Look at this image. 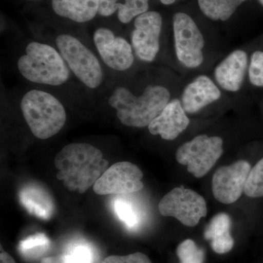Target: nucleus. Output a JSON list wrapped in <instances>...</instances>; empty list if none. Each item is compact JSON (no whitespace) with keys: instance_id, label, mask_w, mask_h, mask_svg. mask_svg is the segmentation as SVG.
<instances>
[{"instance_id":"f257e3e1","label":"nucleus","mask_w":263,"mask_h":263,"mask_svg":"<svg viewBox=\"0 0 263 263\" xmlns=\"http://www.w3.org/2000/svg\"><path fill=\"white\" fill-rule=\"evenodd\" d=\"M156 70L123 76L107 88L104 98L123 125L148 127L169 102L179 96L169 79Z\"/></svg>"},{"instance_id":"f03ea898","label":"nucleus","mask_w":263,"mask_h":263,"mask_svg":"<svg viewBox=\"0 0 263 263\" xmlns=\"http://www.w3.org/2000/svg\"><path fill=\"white\" fill-rule=\"evenodd\" d=\"M15 66L20 76L34 87L52 93L56 90L57 95L76 79L60 52L44 41L32 40L24 43Z\"/></svg>"},{"instance_id":"7ed1b4c3","label":"nucleus","mask_w":263,"mask_h":263,"mask_svg":"<svg viewBox=\"0 0 263 263\" xmlns=\"http://www.w3.org/2000/svg\"><path fill=\"white\" fill-rule=\"evenodd\" d=\"M57 179L70 191L86 193L108 169V161L96 146L72 143L64 146L55 157Z\"/></svg>"},{"instance_id":"20e7f679","label":"nucleus","mask_w":263,"mask_h":263,"mask_svg":"<svg viewBox=\"0 0 263 263\" xmlns=\"http://www.w3.org/2000/svg\"><path fill=\"white\" fill-rule=\"evenodd\" d=\"M19 108L33 136L47 140L58 134L67 122L62 99L47 90L34 87L18 97Z\"/></svg>"},{"instance_id":"39448f33","label":"nucleus","mask_w":263,"mask_h":263,"mask_svg":"<svg viewBox=\"0 0 263 263\" xmlns=\"http://www.w3.org/2000/svg\"><path fill=\"white\" fill-rule=\"evenodd\" d=\"M60 52L74 77L84 87L98 90L106 79L105 68L98 53L80 37L67 32H58L51 39H45Z\"/></svg>"},{"instance_id":"423d86ee","label":"nucleus","mask_w":263,"mask_h":263,"mask_svg":"<svg viewBox=\"0 0 263 263\" xmlns=\"http://www.w3.org/2000/svg\"><path fill=\"white\" fill-rule=\"evenodd\" d=\"M173 50L180 67L201 69L206 61L207 40L191 15L178 12L173 16Z\"/></svg>"},{"instance_id":"0eeeda50","label":"nucleus","mask_w":263,"mask_h":263,"mask_svg":"<svg viewBox=\"0 0 263 263\" xmlns=\"http://www.w3.org/2000/svg\"><path fill=\"white\" fill-rule=\"evenodd\" d=\"M93 44L105 70L114 76L132 74L137 60L130 41L112 29L99 27L93 34Z\"/></svg>"},{"instance_id":"6e6552de","label":"nucleus","mask_w":263,"mask_h":263,"mask_svg":"<svg viewBox=\"0 0 263 263\" xmlns=\"http://www.w3.org/2000/svg\"><path fill=\"white\" fill-rule=\"evenodd\" d=\"M224 152V140L220 136L200 134L185 142L178 148L176 159L187 165L189 173L195 178L205 176Z\"/></svg>"},{"instance_id":"1a4fd4ad","label":"nucleus","mask_w":263,"mask_h":263,"mask_svg":"<svg viewBox=\"0 0 263 263\" xmlns=\"http://www.w3.org/2000/svg\"><path fill=\"white\" fill-rule=\"evenodd\" d=\"M163 20L155 10H148L133 20L129 41L138 62L152 64L157 60L162 48Z\"/></svg>"},{"instance_id":"9d476101","label":"nucleus","mask_w":263,"mask_h":263,"mask_svg":"<svg viewBox=\"0 0 263 263\" xmlns=\"http://www.w3.org/2000/svg\"><path fill=\"white\" fill-rule=\"evenodd\" d=\"M158 208L162 216L176 218L187 227L196 226L208 213L205 199L183 186L174 188L166 194L159 202Z\"/></svg>"},{"instance_id":"9b49d317","label":"nucleus","mask_w":263,"mask_h":263,"mask_svg":"<svg viewBox=\"0 0 263 263\" xmlns=\"http://www.w3.org/2000/svg\"><path fill=\"white\" fill-rule=\"evenodd\" d=\"M141 170L129 162L113 164L98 180L93 190L97 195H125L141 191L144 185L142 182Z\"/></svg>"},{"instance_id":"f8f14e48","label":"nucleus","mask_w":263,"mask_h":263,"mask_svg":"<svg viewBox=\"0 0 263 263\" xmlns=\"http://www.w3.org/2000/svg\"><path fill=\"white\" fill-rule=\"evenodd\" d=\"M249 54L243 48L230 51L214 67L212 79L227 97L237 95L245 87Z\"/></svg>"},{"instance_id":"ddd939ff","label":"nucleus","mask_w":263,"mask_h":263,"mask_svg":"<svg viewBox=\"0 0 263 263\" xmlns=\"http://www.w3.org/2000/svg\"><path fill=\"white\" fill-rule=\"evenodd\" d=\"M228 97L212 76L199 74L180 89L179 98L186 113L195 115Z\"/></svg>"},{"instance_id":"4468645a","label":"nucleus","mask_w":263,"mask_h":263,"mask_svg":"<svg viewBox=\"0 0 263 263\" xmlns=\"http://www.w3.org/2000/svg\"><path fill=\"white\" fill-rule=\"evenodd\" d=\"M251 169L250 164L246 160L237 161L218 169L212 178V192L216 200L227 205L236 202L245 193Z\"/></svg>"},{"instance_id":"2eb2a0df","label":"nucleus","mask_w":263,"mask_h":263,"mask_svg":"<svg viewBox=\"0 0 263 263\" xmlns=\"http://www.w3.org/2000/svg\"><path fill=\"white\" fill-rule=\"evenodd\" d=\"M188 114L183 109L179 96L175 97L148 126L152 136H160L164 141H174L190 126Z\"/></svg>"},{"instance_id":"dca6fc26","label":"nucleus","mask_w":263,"mask_h":263,"mask_svg":"<svg viewBox=\"0 0 263 263\" xmlns=\"http://www.w3.org/2000/svg\"><path fill=\"white\" fill-rule=\"evenodd\" d=\"M19 200L27 212L42 219H49L55 211L51 195L44 188L35 184L24 186L19 193Z\"/></svg>"},{"instance_id":"f3484780","label":"nucleus","mask_w":263,"mask_h":263,"mask_svg":"<svg viewBox=\"0 0 263 263\" xmlns=\"http://www.w3.org/2000/svg\"><path fill=\"white\" fill-rule=\"evenodd\" d=\"M57 15L76 23H86L98 14L99 0H52Z\"/></svg>"},{"instance_id":"a211bd4d","label":"nucleus","mask_w":263,"mask_h":263,"mask_svg":"<svg viewBox=\"0 0 263 263\" xmlns=\"http://www.w3.org/2000/svg\"><path fill=\"white\" fill-rule=\"evenodd\" d=\"M149 9V0H99L98 15L110 17L117 12L119 22L130 23Z\"/></svg>"},{"instance_id":"6ab92c4d","label":"nucleus","mask_w":263,"mask_h":263,"mask_svg":"<svg viewBox=\"0 0 263 263\" xmlns=\"http://www.w3.org/2000/svg\"><path fill=\"white\" fill-rule=\"evenodd\" d=\"M231 219L226 213H219L212 218L204 231V238L211 240L212 248L216 253L226 254L234 246V240L230 235Z\"/></svg>"},{"instance_id":"aec40b11","label":"nucleus","mask_w":263,"mask_h":263,"mask_svg":"<svg viewBox=\"0 0 263 263\" xmlns=\"http://www.w3.org/2000/svg\"><path fill=\"white\" fill-rule=\"evenodd\" d=\"M246 1L247 0H197V3L208 18L214 22H226Z\"/></svg>"},{"instance_id":"412c9836","label":"nucleus","mask_w":263,"mask_h":263,"mask_svg":"<svg viewBox=\"0 0 263 263\" xmlns=\"http://www.w3.org/2000/svg\"><path fill=\"white\" fill-rule=\"evenodd\" d=\"M50 246L51 240L44 233H36L21 240L18 250L24 258L36 259L46 253Z\"/></svg>"},{"instance_id":"4be33fe9","label":"nucleus","mask_w":263,"mask_h":263,"mask_svg":"<svg viewBox=\"0 0 263 263\" xmlns=\"http://www.w3.org/2000/svg\"><path fill=\"white\" fill-rule=\"evenodd\" d=\"M114 210L119 220L128 228H135L139 223L140 216L136 208L133 203L122 198H117L114 201Z\"/></svg>"},{"instance_id":"5701e85b","label":"nucleus","mask_w":263,"mask_h":263,"mask_svg":"<svg viewBox=\"0 0 263 263\" xmlns=\"http://www.w3.org/2000/svg\"><path fill=\"white\" fill-rule=\"evenodd\" d=\"M247 81L251 86L263 89V50H254L249 55Z\"/></svg>"},{"instance_id":"b1692460","label":"nucleus","mask_w":263,"mask_h":263,"mask_svg":"<svg viewBox=\"0 0 263 263\" xmlns=\"http://www.w3.org/2000/svg\"><path fill=\"white\" fill-rule=\"evenodd\" d=\"M245 193L249 197H263V157L251 169Z\"/></svg>"},{"instance_id":"393cba45","label":"nucleus","mask_w":263,"mask_h":263,"mask_svg":"<svg viewBox=\"0 0 263 263\" xmlns=\"http://www.w3.org/2000/svg\"><path fill=\"white\" fill-rule=\"evenodd\" d=\"M176 254L181 263H203L205 258L203 250L191 239L181 242L176 249Z\"/></svg>"},{"instance_id":"a878e982","label":"nucleus","mask_w":263,"mask_h":263,"mask_svg":"<svg viewBox=\"0 0 263 263\" xmlns=\"http://www.w3.org/2000/svg\"><path fill=\"white\" fill-rule=\"evenodd\" d=\"M72 263H94L95 252L92 247L86 243H79L70 247L66 254Z\"/></svg>"},{"instance_id":"bb28decb","label":"nucleus","mask_w":263,"mask_h":263,"mask_svg":"<svg viewBox=\"0 0 263 263\" xmlns=\"http://www.w3.org/2000/svg\"><path fill=\"white\" fill-rule=\"evenodd\" d=\"M102 263H152L146 254L141 252L126 256L112 255L106 257Z\"/></svg>"},{"instance_id":"cd10ccee","label":"nucleus","mask_w":263,"mask_h":263,"mask_svg":"<svg viewBox=\"0 0 263 263\" xmlns=\"http://www.w3.org/2000/svg\"><path fill=\"white\" fill-rule=\"evenodd\" d=\"M41 263H72L67 254L51 256L43 258Z\"/></svg>"},{"instance_id":"c85d7f7f","label":"nucleus","mask_w":263,"mask_h":263,"mask_svg":"<svg viewBox=\"0 0 263 263\" xmlns=\"http://www.w3.org/2000/svg\"><path fill=\"white\" fill-rule=\"evenodd\" d=\"M0 263H15L14 259L5 251H1L0 254Z\"/></svg>"},{"instance_id":"c756f323","label":"nucleus","mask_w":263,"mask_h":263,"mask_svg":"<svg viewBox=\"0 0 263 263\" xmlns=\"http://www.w3.org/2000/svg\"><path fill=\"white\" fill-rule=\"evenodd\" d=\"M160 1L163 5H170L174 4L177 0H160Z\"/></svg>"},{"instance_id":"7c9ffc66","label":"nucleus","mask_w":263,"mask_h":263,"mask_svg":"<svg viewBox=\"0 0 263 263\" xmlns=\"http://www.w3.org/2000/svg\"><path fill=\"white\" fill-rule=\"evenodd\" d=\"M259 3H260L261 5L263 6V0H258Z\"/></svg>"},{"instance_id":"2f4dec72","label":"nucleus","mask_w":263,"mask_h":263,"mask_svg":"<svg viewBox=\"0 0 263 263\" xmlns=\"http://www.w3.org/2000/svg\"><path fill=\"white\" fill-rule=\"evenodd\" d=\"M29 1H34V0H29Z\"/></svg>"}]
</instances>
